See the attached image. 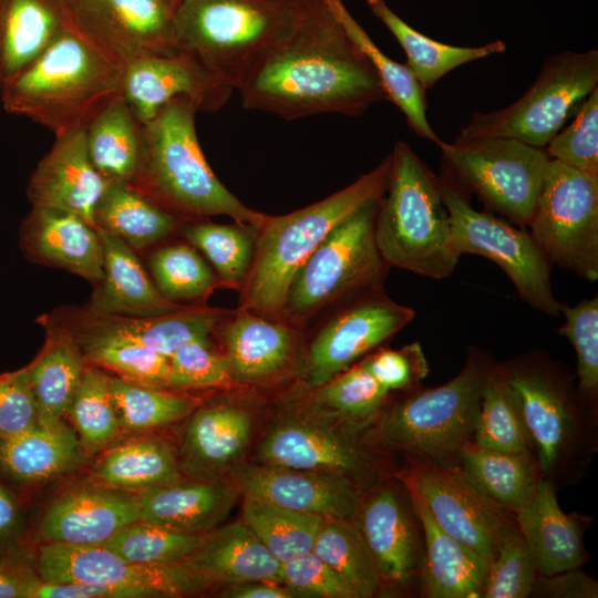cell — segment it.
<instances>
[{
	"label": "cell",
	"instance_id": "cell-58",
	"mask_svg": "<svg viewBox=\"0 0 598 598\" xmlns=\"http://www.w3.org/2000/svg\"><path fill=\"white\" fill-rule=\"evenodd\" d=\"M38 424L28 367L0 374V437L21 434Z\"/></svg>",
	"mask_w": 598,
	"mask_h": 598
},
{
	"label": "cell",
	"instance_id": "cell-17",
	"mask_svg": "<svg viewBox=\"0 0 598 598\" xmlns=\"http://www.w3.org/2000/svg\"><path fill=\"white\" fill-rule=\"evenodd\" d=\"M140 518L136 492L89 477L50 501L37 520L33 539L37 544L103 545Z\"/></svg>",
	"mask_w": 598,
	"mask_h": 598
},
{
	"label": "cell",
	"instance_id": "cell-35",
	"mask_svg": "<svg viewBox=\"0 0 598 598\" xmlns=\"http://www.w3.org/2000/svg\"><path fill=\"white\" fill-rule=\"evenodd\" d=\"M90 477L136 493L184 478L171 443L150 434L121 439L105 450L92 465Z\"/></svg>",
	"mask_w": 598,
	"mask_h": 598
},
{
	"label": "cell",
	"instance_id": "cell-1",
	"mask_svg": "<svg viewBox=\"0 0 598 598\" xmlns=\"http://www.w3.org/2000/svg\"><path fill=\"white\" fill-rule=\"evenodd\" d=\"M237 90L243 107L288 121L322 113L360 116L388 100L374 66L327 0H303L295 30L256 63Z\"/></svg>",
	"mask_w": 598,
	"mask_h": 598
},
{
	"label": "cell",
	"instance_id": "cell-53",
	"mask_svg": "<svg viewBox=\"0 0 598 598\" xmlns=\"http://www.w3.org/2000/svg\"><path fill=\"white\" fill-rule=\"evenodd\" d=\"M550 159L598 175V87L580 103L571 122L546 145Z\"/></svg>",
	"mask_w": 598,
	"mask_h": 598
},
{
	"label": "cell",
	"instance_id": "cell-36",
	"mask_svg": "<svg viewBox=\"0 0 598 598\" xmlns=\"http://www.w3.org/2000/svg\"><path fill=\"white\" fill-rule=\"evenodd\" d=\"M184 221L127 182H110L94 214L95 228L113 235L133 250L164 241Z\"/></svg>",
	"mask_w": 598,
	"mask_h": 598
},
{
	"label": "cell",
	"instance_id": "cell-21",
	"mask_svg": "<svg viewBox=\"0 0 598 598\" xmlns=\"http://www.w3.org/2000/svg\"><path fill=\"white\" fill-rule=\"evenodd\" d=\"M187 419L176 452L183 477H223L243 457L249 444L251 413L233 400L219 399L200 403Z\"/></svg>",
	"mask_w": 598,
	"mask_h": 598
},
{
	"label": "cell",
	"instance_id": "cell-8",
	"mask_svg": "<svg viewBox=\"0 0 598 598\" xmlns=\"http://www.w3.org/2000/svg\"><path fill=\"white\" fill-rule=\"evenodd\" d=\"M596 87L598 51H561L545 60L515 102L497 111L474 112L454 142L504 137L545 148Z\"/></svg>",
	"mask_w": 598,
	"mask_h": 598
},
{
	"label": "cell",
	"instance_id": "cell-22",
	"mask_svg": "<svg viewBox=\"0 0 598 598\" xmlns=\"http://www.w3.org/2000/svg\"><path fill=\"white\" fill-rule=\"evenodd\" d=\"M107 185L90 159L86 128H80L55 137L32 172L27 195L31 206L66 210L94 226L95 209Z\"/></svg>",
	"mask_w": 598,
	"mask_h": 598
},
{
	"label": "cell",
	"instance_id": "cell-61",
	"mask_svg": "<svg viewBox=\"0 0 598 598\" xmlns=\"http://www.w3.org/2000/svg\"><path fill=\"white\" fill-rule=\"evenodd\" d=\"M530 595L553 598H596L598 586L596 580L586 574L569 569L536 578Z\"/></svg>",
	"mask_w": 598,
	"mask_h": 598
},
{
	"label": "cell",
	"instance_id": "cell-28",
	"mask_svg": "<svg viewBox=\"0 0 598 598\" xmlns=\"http://www.w3.org/2000/svg\"><path fill=\"white\" fill-rule=\"evenodd\" d=\"M97 230L103 245L104 274L94 286L86 308L99 313L148 317L190 307L165 298L148 278L135 251L113 235Z\"/></svg>",
	"mask_w": 598,
	"mask_h": 598
},
{
	"label": "cell",
	"instance_id": "cell-33",
	"mask_svg": "<svg viewBox=\"0 0 598 598\" xmlns=\"http://www.w3.org/2000/svg\"><path fill=\"white\" fill-rule=\"evenodd\" d=\"M358 525L382 580L404 585L410 580L416 553L412 524L391 488H381L361 502Z\"/></svg>",
	"mask_w": 598,
	"mask_h": 598
},
{
	"label": "cell",
	"instance_id": "cell-4",
	"mask_svg": "<svg viewBox=\"0 0 598 598\" xmlns=\"http://www.w3.org/2000/svg\"><path fill=\"white\" fill-rule=\"evenodd\" d=\"M390 157L388 186L374 219L378 250L389 267L446 278L460 256L453 246L441 181L403 141L395 143Z\"/></svg>",
	"mask_w": 598,
	"mask_h": 598
},
{
	"label": "cell",
	"instance_id": "cell-34",
	"mask_svg": "<svg viewBox=\"0 0 598 598\" xmlns=\"http://www.w3.org/2000/svg\"><path fill=\"white\" fill-rule=\"evenodd\" d=\"M64 29L60 0H0V89Z\"/></svg>",
	"mask_w": 598,
	"mask_h": 598
},
{
	"label": "cell",
	"instance_id": "cell-24",
	"mask_svg": "<svg viewBox=\"0 0 598 598\" xmlns=\"http://www.w3.org/2000/svg\"><path fill=\"white\" fill-rule=\"evenodd\" d=\"M297 327L238 308L219 326L233 383H264L292 364L299 347Z\"/></svg>",
	"mask_w": 598,
	"mask_h": 598
},
{
	"label": "cell",
	"instance_id": "cell-19",
	"mask_svg": "<svg viewBox=\"0 0 598 598\" xmlns=\"http://www.w3.org/2000/svg\"><path fill=\"white\" fill-rule=\"evenodd\" d=\"M233 91L181 52L142 58L123 70L122 95L141 124L179 96L190 100L198 112H216L228 102Z\"/></svg>",
	"mask_w": 598,
	"mask_h": 598
},
{
	"label": "cell",
	"instance_id": "cell-3",
	"mask_svg": "<svg viewBox=\"0 0 598 598\" xmlns=\"http://www.w3.org/2000/svg\"><path fill=\"white\" fill-rule=\"evenodd\" d=\"M123 70L64 29L0 89V100L7 113L38 123L56 137L86 128L122 95Z\"/></svg>",
	"mask_w": 598,
	"mask_h": 598
},
{
	"label": "cell",
	"instance_id": "cell-6",
	"mask_svg": "<svg viewBox=\"0 0 598 598\" xmlns=\"http://www.w3.org/2000/svg\"><path fill=\"white\" fill-rule=\"evenodd\" d=\"M302 7L303 0H181L173 14L174 44L237 90L295 30Z\"/></svg>",
	"mask_w": 598,
	"mask_h": 598
},
{
	"label": "cell",
	"instance_id": "cell-14",
	"mask_svg": "<svg viewBox=\"0 0 598 598\" xmlns=\"http://www.w3.org/2000/svg\"><path fill=\"white\" fill-rule=\"evenodd\" d=\"M33 560L44 582L125 588L144 598L192 596L212 587L187 560L168 565L133 563L103 545L37 544Z\"/></svg>",
	"mask_w": 598,
	"mask_h": 598
},
{
	"label": "cell",
	"instance_id": "cell-25",
	"mask_svg": "<svg viewBox=\"0 0 598 598\" xmlns=\"http://www.w3.org/2000/svg\"><path fill=\"white\" fill-rule=\"evenodd\" d=\"M86 458L66 420L0 437V477L22 495L74 473Z\"/></svg>",
	"mask_w": 598,
	"mask_h": 598
},
{
	"label": "cell",
	"instance_id": "cell-10",
	"mask_svg": "<svg viewBox=\"0 0 598 598\" xmlns=\"http://www.w3.org/2000/svg\"><path fill=\"white\" fill-rule=\"evenodd\" d=\"M488 373L481 362L472 360L447 383L396 403L381 421V437L427 460L458 453L474 432Z\"/></svg>",
	"mask_w": 598,
	"mask_h": 598
},
{
	"label": "cell",
	"instance_id": "cell-38",
	"mask_svg": "<svg viewBox=\"0 0 598 598\" xmlns=\"http://www.w3.org/2000/svg\"><path fill=\"white\" fill-rule=\"evenodd\" d=\"M377 17L393 34L406 54V66L424 90L452 70L492 54L506 51L502 40L480 47H456L446 44L419 32L401 19L384 0H365Z\"/></svg>",
	"mask_w": 598,
	"mask_h": 598
},
{
	"label": "cell",
	"instance_id": "cell-63",
	"mask_svg": "<svg viewBox=\"0 0 598 598\" xmlns=\"http://www.w3.org/2000/svg\"><path fill=\"white\" fill-rule=\"evenodd\" d=\"M279 582L268 580H254L234 584L221 591L226 598H292L296 595Z\"/></svg>",
	"mask_w": 598,
	"mask_h": 598
},
{
	"label": "cell",
	"instance_id": "cell-56",
	"mask_svg": "<svg viewBox=\"0 0 598 598\" xmlns=\"http://www.w3.org/2000/svg\"><path fill=\"white\" fill-rule=\"evenodd\" d=\"M280 584L293 594L322 598H357L346 581L312 550L280 564Z\"/></svg>",
	"mask_w": 598,
	"mask_h": 598
},
{
	"label": "cell",
	"instance_id": "cell-9",
	"mask_svg": "<svg viewBox=\"0 0 598 598\" xmlns=\"http://www.w3.org/2000/svg\"><path fill=\"white\" fill-rule=\"evenodd\" d=\"M442 179L526 229L549 162L545 148L495 137L439 145Z\"/></svg>",
	"mask_w": 598,
	"mask_h": 598
},
{
	"label": "cell",
	"instance_id": "cell-43",
	"mask_svg": "<svg viewBox=\"0 0 598 598\" xmlns=\"http://www.w3.org/2000/svg\"><path fill=\"white\" fill-rule=\"evenodd\" d=\"M111 391L124 435L148 434L187 419L202 403L188 394L111 375Z\"/></svg>",
	"mask_w": 598,
	"mask_h": 598
},
{
	"label": "cell",
	"instance_id": "cell-44",
	"mask_svg": "<svg viewBox=\"0 0 598 598\" xmlns=\"http://www.w3.org/2000/svg\"><path fill=\"white\" fill-rule=\"evenodd\" d=\"M312 551L346 581L357 598H370L378 592L382 579L354 519L323 518Z\"/></svg>",
	"mask_w": 598,
	"mask_h": 598
},
{
	"label": "cell",
	"instance_id": "cell-48",
	"mask_svg": "<svg viewBox=\"0 0 598 598\" xmlns=\"http://www.w3.org/2000/svg\"><path fill=\"white\" fill-rule=\"evenodd\" d=\"M150 269L157 290L168 300L205 301L218 287L217 274L190 244H171L150 257Z\"/></svg>",
	"mask_w": 598,
	"mask_h": 598
},
{
	"label": "cell",
	"instance_id": "cell-60",
	"mask_svg": "<svg viewBox=\"0 0 598 598\" xmlns=\"http://www.w3.org/2000/svg\"><path fill=\"white\" fill-rule=\"evenodd\" d=\"M41 581L34 566L33 548L0 555V598H34Z\"/></svg>",
	"mask_w": 598,
	"mask_h": 598
},
{
	"label": "cell",
	"instance_id": "cell-64",
	"mask_svg": "<svg viewBox=\"0 0 598 598\" xmlns=\"http://www.w3.org/2000/svg\"><path fill=\"white\" fill-rule=\"evenodd\" d=\"M175 4H177L181 0H172Z\"/></svg>",
	"mask_w": 598,
	"mask_h": 598
},
{
	"label": "cell",
	"instance_id": "cell-55",
	"mask_svg": "<svg viewBox=\"0 0 598 598\" xmlns=\"http://www.w3.org/2000/svg\"><path fill=\"white\" fill-rule=\"evenodd\" d=\"M565 322L557 333L566 337L577 354V377L587 395L598 390V298L584 299L574 307L561 303Z\"/></svg>",
	"mask_w": 598,
	"mask_h": 598
},
{
	"label": "cell",
	"instance_id": "cell-49",
	"mask_svg": "<svg viewBox=\"0 0 598 598\" xmlns=\"http://www.w3.org/2000/svg\"><path fill=\"white\" fill-rule=\"evenodd\" d=\"M207 534H189L138 519L103 544L122 558L141 564L168 565L187 560Z\"/></svg>",
	"mask_w": 598,
	"mask_h": 598
},
{
	"label": "cell",
	"instance_id": "cell-46",
	"mask_svg": "<svg viewBox=\"0 0 598 598\" xmlns=\"http://www.w3.org/2000/svg\"><path fill=\"white\" fill-rule=\"evenodd\" d=\"M241 520L282 563L312 550L323 517L245 496Z\"/></svg>",
	"mask_w": 598,
	"mask_h": 598
},
{
	"label": "cell",
	"instance_id": "cell-42",
	"mask_svg": "<svg viewBox=\"0 0 598 598\" xmlns=\"http://www.w3.org/2000/svg\"><path fill=\"white\" fill-rule=\"evenodd\" d=\"M65 420L75 431L87 457L100 455L117 443L123 434L111 391V375L87 363L66 412Z\"/></svg>",
	"mask_w": 598,
	"mask_h": 598
},
{
	"label": "cell",
	"instance_id": "cell-16",
	"mask_svg": "<svg viewBox=\"0 0 598 598\" xmlns=\"http://www.w3.org/2000/svg\"><path fill=\"white\" fill-rule=\"evenodd\" d=\"M414 317V310L394 302L382 290L344 303L310 341L308 385L319 386L344 372Z\"/></svg>",
	"mask_w": 598,
	"mask_h": 598
},
{
	"label": "cell",
	"instance_id": "cell-54",
	"mask_svg": "<svg viewBox=\"0 0 598 598\" xmlns=\"http://www.w3.org/2000/svg\"><path fill=\"white\" fill-rule=\"evenodd\" d=\"M167 389L173 391L219 388L233 384L229 363L216 352L210 339H196L181 346L169 358Z\"/></svg>",
	"mask_w": 598,
	"mask_h": 598
},
{
	"label": "cell",
	"instance_id": "cell-47",
	"mask_svg": "<svg viewBox=\"0 0 598 598\" xmlns=\"http://www.w3.org/2000/svg\"><path fill=\"white\" fill-rule=\"evenodd\" d=\"M187 241L214 267L223 287L241 290L250 269L256 233L237 223L187 220L182 225Z\"/></svg>",
	"mask_w": 598,
	"mask_h": 598
},
{
	"label": "cell",
	"instance_id": "cell-32",
	"mask_svg": "<svg viewBox=\"0 0 598 598\" xmlns=\"http://www.w3.org/2000/svg\"><path fill=\"white\" fill-rule=\"evenodd\" d=\"M187 561L210 586L268 580L280 584V561L243 522L209 532Z\"/></svg>",
	"mask_w": 598,
	"mask_h": 598
},
{
	"label": "cell",
	"instance_id": "cell-45",
	"mask_svg": "<svg viewBox=\"0 0 598 598\" xmlns=\"http://www.w3.org/2000/svg\"><path fill=\"white\" fill-rule=\"evenodd\" d=\"M475 445L482 448L525 453L530 442L506 372L489 371L474 425Z\"/></svg>",
	"mask_w": 598,
	"mask_h": 598
},
{
	"label": "cell",
	"instance_id": "cell-39",
	"mask_svg": "<svg viewBox=\"0 0 598 598\" xmlns=\"http://www.w3.org/2000/svg\"><path fill=\"white\" fill-rule=\"evenodd\" d=\"M346 32L364 53L378 72L388 101L404 115L410 130L423 140L437 146L443 142L429 123L426 90L422 87L406 64L388 56L352 17L342 0H327Z\"/></svg>",
	"mask_w": 598,
	"mask_h": 598
},
{
	"label": "cell",
	"instance_id": "cell-26",
	"mask_svg": "<svg viewBox=\"0 0 598 598\" xmlns=\"http://www.w3.org/2000/svg\"><path fill=\"white\" fill-rule=\"evenodd\" d=\"M259 464L297 470L333 472L351 477L367 463L342 434L310 417L280 422L258 447Z\"/></svg>",
	"mask_w": 598,
	"mask_h": 598
},
{
	"label": "cell",
	"instance_id": "cell-15",
	"mask_svg": "<svg viewBox=\"0 0 598 598\" xmlns=\"http://www.w3.org/2000/svg\"><path fill=\"white\" fill-rule=\"evenodd\" d=\"M401 480L406 489L422 498L441 528L491 563L502 535L512 525L502 506L463 470L426 461L410 468Z\"/></svg>",
	"mask_w": 598,
	"mask_h": 598
},
{
	"label": "cell",
	"instance_id": "cell-30",
	"mask_svg": "<svg viewBox=\"0 0 598 598\" xmlns=\"http://www.w3.org/2000/svg\"><path fill=\"white\" fill-rule=\"evenodd\" d=\"M515 517L542 576L575 569L584 563L579 524L560 508L550 481L537 480L532 499Z\"/></svg>",
	"mask_w": 598,
	"mask_h": 598
},
{
	"label": "cell",
	"instance_id": "cell-7",
	"mask_svg": "<svg viewBox=\"0 0 598 598\" xmlns=\"http://www.w3.org/2000/svg\"><path fill=\"white\" fill-rule=\"evenodd\" d=\"M379 199L341 220L301 265L278 319L300 328L326 308L382 290L389 265L374 240Z\"/></svg>",
	"mask_w": 598,
	"mask_h": 598
},
{
	"label": "cell",
	"instance_id": "cell-5",
	"mask_svg": "<svg viewBox=\"0 0 598 598\" xmlns=\"http://www.w3.org/2000/svg\"><path fill=\"white\" fill-rule=\"evenodd\" d=\"M390 166L389 154L372 171L330 196L286 215H267L255 236L239 308L278 319L297 270L341 220L382 197Z\"/></svg>",
	"mask_w": 598,
	"mask_h": 598
},
{
	"label": "cell",
	"instance_id": "cell-52",
	"mask_svg": "<svg viewBox=\"0 0 598 598\" xmlns=\"http://www.w3.org/2000/svg\"><path fill=\"white\" fill-rule=\"evenodd\" d=\"M536 571V563L525 538L518 528L509 526L489 563L482 597H528L537 578Z\"/></svg>",
	"mask_w": 598,
	"mask_h": 598
},
{
	"label": "cell",
	"instance_id": "cell-40",
	"mask_svg": "<svg viewBox=\"0 0 598 598\" xmlns=\"http://www.w3.org/2000/svg\"><path fill=\"white\" fill-rule=\"evenodd\" d=\"M86 146L93 166L109 183L133 179L141 158V123L123 95L87 125Z\"/></svg>",
	"mask_w": 598,
	"mask_h": 598
},
{
	"label": "cell",
	"instance_id": "cell-11",
	"mask_svg": "<svg viewBox=\"0 0 598 598\" xmlns=\"http://www.w3.org/2000/svg\"><path fill=\"white\" fill-rule=\"evenodd\" d=\"M548 260L598 279V175L549 159L529 224Z\"/></svg>",
	"mask_w": 598,
	"mask_h": 598
},
{
	"label": "cell",
	"instance_id": "cell-23",
	"mask_svg": "<svg viewBox=\"0 0 598 598\" xmlns=\"http://www.w3.org/2000/svg\"><path fill=\"white\" fill-rule=\"evenodd\" d=\"M20 248L28 259L68 270L94 286L103 278L100 233L73 213L32 206L20 226Z\"/></svg>",
	"mask_w": 598,
	"mask_h": 598
},
{
	"label": "cell",
	"instance_id": "cell-31",
	"mask_svg": "<svg viewBox=\"0 0 598 598\" xmlns=\"http://www.w3.org/2000/svg\"><path fill=\"white\" fill-rule=\"evenodd\" d=\"M45 332L43 347L27 365L39 423L65 420L87 362L72 334L48 315L38 319Z\"/></svg>",
	"mask_w": 598,
	"mask_h": 598
},
{
	"label": "cell",
	"instance_id": "cell-37",
	"mask_svg": "<svg viewBox=\"0 0 598 598\" xmlns=\"http://www.w3.org/2000/svg\"><path fill=\"white\" fill-rule=\"evenodd\" d=\"M522 416L537 447L544 472H549L559 458L571 430L573 417L554 384L538 372H506Z\"/></svg>",
	"mask_w": 598,
	"mask_h": 598
},
{
	"label": "cell",
	"instance_id": "cell-62",
	"mask_svg": "<svg viewBox=\"0 0 598 598\" xmlns=\"http://www.w3.org/2000/svg\"><path fill=\"white\" fill-rule=\"evenodd\" d=\"M34 598H144L142 594L116 587L81 582H44L39 585Z\"/></svg>",
	"mask_w": 598,
	"mask_h": 598
},
{
	"label": "cell",
	"instance_id": "cell-57",
	"mask_svg": "<svg viewBox=\"0 0 598 598\" xmlns=\"http://www.w3.org/2000/svg\"><path fill=\"white\" fill-rule=\"evenodd\" d=\"M361 362L389 392L408 389L429 373L427 361L419 342L399 350L379 349L367 354Z\"/></svg>",
	"mask_w": 598,
	"mask_h": 598
},
{
	"label": "cell",
	"instance_id": "cell-2",
	"mask_svg": "<svg viewBox=\"0 0 598 598\" xmlns=\"http://www.w3.org/2000/svg\"><path fill=\"white\" fill-rule=\"evenodd\" d=\"M197 112L179 96L141 124V158L130 184L185 221L225 215L257 233L267 215L247 207L217 178L198 142Z\"/></svg>",
	"mask_w": 598,
	"mask_h": 598
},
{
	"label": "cell",
	"instance_id": "cell-29",
	"mask_svg": "<svg viewBox=\"0 0 598 598\" xmlns=\"http://www.w3.org/2000/svg\"><path fill=\"white\" fill-rule=\"evenodd\" d=\"M409 491L425 535L424 594L431 598L483 596L489 563L441 528L422 498Z\"/></svg>",
	"mask_w": 598,
	"mask_h": 598
},
{
	"label": "cell",
	"instance_id": "cell-51",
	"mask_svg": "<svg viewBox=\"0 0 598 598\" xmlns=\"http://www.w3.org/2000/svg\"><path fill=\"white\" fill-rule=\"evenodd\" d=\"M312 389L311 400L319 410L352 421L373 416L390 393L361 361Z\"/></svg>",
	"mask_w": 598,
	"mask_h": 598
},
{
	"label": "cell",
	"instance_id": "cell-41",
	"mask_svg": "<svg viewBox=\"0 0 598 598\" xmlns=\"http://www.w3.org/2000/svg\"><path fill=\"white\" fill-rule=\"evenodd\" d=\"M458 454L464 473L499 506L516 514L532 499L537 480L527 452L492 451L467 442Z\"/></svg>",
	"mask_w": 598,
	"mask_h": 598
},
{
	"label": "cell",
	"instance_id": "cell-12",
	"mask_svg": "<svg viewBox=\"0 0 598 598\" xmlns=\"http://www.w3.org/2000/svg\"><path fill=\"white\" fill-rule=\"evenodd\" d=\"M440 181L457 255L473 254L493 260L524 301L545 315L557 316L561 303L553 292L550 261L530 234L489 213L476 210L463 193Z\"/></svg>",
	"mask_w": 598,
	"mask_h": 598
},
{
	"label": "cell",
	"instance_id": "cell-13",
	"mask_svg": "<svg viewBox=\"0 0 598 598\" xmlns=\"http://www.w3.org/2000/svg\"><path fill=\"white\" fill-rule=\"evenodd\" d=\"M60 6L65 29L122 68L177 53L172 0H60Z\"/></svg>",
	"mask_w": 598,
	"mask_h": 598
},
{
	"label": "cell",
	"instance_id": "cell-27",
	"mask_svg": "<svg viewBox=\"0 0 598 598\" xmlns=\"http://www.w3.org/2000/svg\"><path fill=\"white\" fill-rule=\"evenodd\" d=\"M239 492L223 477L187 480L137 492L143 520L189 533L208 534L226 519Z\"/></svg>",
	"mask_w": 598,
	"mask_h": 598
},
{
	"label": "cell",
	"instance_id": "cell-50",
	"mask_svg": "<svg viewBox=\"0 0 598 598\" xmlns=\"http://www.w3.org/2000/svg\"><path fill=\"white\" fill-rule=\"evenodd\" d=\"M87 363L144 385L167 389L168 358L132 341L75 340Z\"/></svg>",
	"mask_w": 598,
	"mask_h": 598
},
{
	"label": "cell",
	"instance_id": "cell-59",
	"mask_svg": "<svg viewBox=\"0 0 598 598\" xmlns=\"http://www.w3.org/2000/svg\"><path fill=\"white\" fill-rule=\"evenodd\" d=\"M30 538L24 496L0 477V555L32 549Z\"/></svg>",
	"mask_w": 598,
	"mask_h": 598
},
{
	"label": "cell",
	"instance_id": "cell-18",
	"mask_svg": "<svg viewBox=\"0 0 598 598\" xmlns=\"http://www.w3.org/2000/svg\"><path fill=\"white\" fill-rule=\"evenodd\" d=\"M230 310L193 305L161 316L99 313L84 307L58 308L48 316L75 340L114 339L132 341L169 358L181 346L210 339Z\"/></svg>",
	"mask_w": 598,
	"mask_h": 598
},
{
	"label": "cell",
	"instance_id": "cell-20",
	"mask_svg": "<svg viewBox=\"0 0 598 598\" xmlns=\"http://www.w3.org/2000/svg\"><path fill=\"white\" fill-rule=\"evenodd\" d=\"M238 486L246 497L323 518L355 519L361 505L352 480L333 472L258 464L240 473Z\"/></svg>",
	"mask_w": 598,
	"mask_h": 598
}]
</instances>
